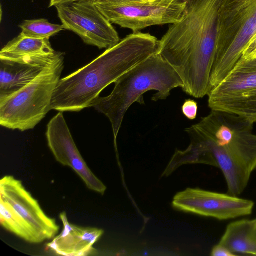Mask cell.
Returning <instances> with one entry per match:
<instances>
[{
    "label": "cell",
    "instance_id": "obj_5",
    "mask_svg": "<svg viewBox=\"0 0 256 256\" xmlns=\"http://www.w3.org/2000/svg\"><path fill=\"white\" fill-rule=\"evenodd\" d=\"M256 35V0H223L220 10L214 60L210 90L233 68Z\"/></svg>",
    "mask_w": 256,
    "mask_h": 256
},
{
    "label": "cell",
    "instance_id": "obj_18",
    "mask_svg": "<svg viewBox=\"0 0 256 256\" xmlns=\"http://www.w3.org/2000/svg\"><path fill=\"white\" fill-rule=\"evenodd\" d=\"M0 222L1 226L24 240L36 244L32 234L16 216L11 210L0 200Z\"/></svg>",
    "mask_w": 256,
    "mask_h": 256
},
{
    "label": "cell",
    "instance_id": "obj_25",
    "mask_svg": "<svg viewBox=\"0 0 256 256\" xmlns=\"http://www.w3.org/2000/svg\"><path fill=\"white\" fill-rule=\"evenodd\" d=\"M150 0V1H155V0Z\"/></svg>",
    "mask_w": 256,
    "mask_h": 256
},
{
    "label": "cell",
    "instance_id": "obj_22",
    "mask_svg": "<svg viewBox=\"0 0 256 256\" xmlns=\"http://www.w3.org/2000/svg\"><path fill=\"white\" fill-rule=\"evenodd\" d=\"M94 1L95 0H50L49 7L55 6L78 1Z\"/></svg>",
    "mask_w": 256,
    "mask_h": 256
},
{
    "label": "cell",
    "instance_id": "obj_3",
    "mask_svg": "<svg viewBox=\"0 0 256 256\" xmlns=\"http://www.w3.org/2000/svg\"><path fill=\"white\" fill-rule=\"evenodd\" d=\"M158 41L140 32L127 36L89 64L61 78L52 97L51 110L78 112L92 106L106 87L156 54Z\"/></svg>",
    "mask_w": 256,
    "mask_h": 256
},
{
    "label": "cell",
    "instance_id": "obj_4",
    "mask_svg": "<svg viewBox=\"0 0 256 256\" xmlns=\"http://www.w3.org/2000/svg\"><path fill=\"white\" fill-rule=\"evenodd\" d=\"M114 84L109 96H98L92 106L109 119L115 142L128 110L136 102L144 104L146 92L156 90L152 100L157 102L166 100L173 89L184 86L174 69L156 53L124 73Z\"/></svg>",
    "mask_w": 256,
    "mask_h": 256
},
{
    "label": "cell",
    "instance_id": "obj_1",
    "mask_svg": "<svg viewBox=\"0 0 256 256\" xmlns=\"http://www.w3.org/2000/svg\"><path fill=\"white\" fill-rule=\"evenodd\" d=\"M223 0H187L180 18L158 41L160 55L182 79V90L195 98L208 96Z\"/></svg>",
    "mask_w": 256,
    "mask_h": 256
},
{
    "label": "cell",
    "instance_id": "obj_11",
    "mask_svg": "<svg viewBox=\"0 0 256 256\" xmlns=\"http://www.w3.org/2000/svg\"><path fill=\"white\" fill-rule=\"evenodd\" d=\"M254 204L250 200L228 194L192 188L178 192L172 202V206L180 210L218 220L250 215Z\"/></svg>",
    "mask_w": 256,
    "mask_h": 256
},
{
    "label": "cell",
    "instance_id": "obj_2",
    "mask_svg": "<svg viewBox=\"0 0 256 256\" xmlns=\"http://www.w3.org/2000/svg\"><path fill=\"white\" fill-rule=\"evenodd\" d=\"M252 122L234 114L212 110L186 129L190 145L196 152L210 155L226 179L228 194L238 196L256 170V134Z\"/></svg>",
    "mask_w": 256,
    "mask_h": 256
},
{
    "label": "cell",
    "instance_id": "obj_19",
    "mask_svg": "<svg viewBox=\"0 0 256 256\" xmlns=\"http://www.w3.org/2000/svg\"><path fill=\"white\" fill-rule=\"evenodd\" d=\"M182 110L187 118L194 120L196 118L198 114V103L192 99L186 100L182 106Z\"/></svg>",
    "mask_w": 256,
    "mask_h": 256
},
{
    "label": "cell",
    "instance_id": "obj_16",
    "mask_svg": "<svg viewBox=\"0 0 256 256\" xmlns=\"http://www.w3.org/2000/svg\"><path fill=\"white\" fill-rule=\"evenodd\" d=\"M254 228L253 220L234 222L227 226L218 244L235 256L240 254L256 256V240L252 236Z\"/></svg>",
    "mask_w": 256,
    "mask_h": 256
},
{
    "label": "cell",
    "instance_id": "obj_9",
    "mask_svg": "<svg viewBox=\"0 0 256 256\" xmlns=\"http://www.w3.org/2000/svg\"><path fill=\"white\" fill-rule=\"evenodd\" d=\"M56 8L65 30L78 34L86 44L107 50L120 41L112 23L94 1L75 2Z\"/></svg>",
    "mask_w": 256,
    "mask_h": 256
},
{
    "label": "cell",
    "instance_id": "obj_17",
    "mask_svg": "<svg viewBox=\"0 0 256 256\" xmlns=\"http://www.w3.org/2000/svg\"><path fill=\"white\" fill-rule=\"evenodd\" d=\"M19 27L24 36L37 39L50 38L65 30L63 24H52L43 18L24 20Z\"/></svg>",
    "mask_w": 256,
    "mask_h": 256
},
{
    "label": "cell",
    "instance_id": "obj_20",
    "mask_svg": "<svg viewBox=\"0 0 256 256\" xmlns=\"http://www.w3.org/2000/svg\"><path fill=\"white\" fill-rule=\"evenodd\" d=\"M256 56V35L251 40L244 50L240 58L244 59L253 58Z\"/></svg>",
    "mask_w": 256,
    "mask_h": 256
},
{
    "label": "cell",
    "instance_id": "obj_14",
    "mask_svg": "<svg viewBox=\"0 0 256 256\" xmlns=\"http://www.w3.org/2000/svg\"><path fill=\"white\" fill-rule=\"evenodd\" d=\"M63 228L46 245L48 248L56 254L66 256H86L98 252L94 244L104 233L102 229L83 228L70 224L65 212L60 215Z\"/></svg>",
    "mask_w": 256,
    "mask_h": 256
},
{
    "label": "cell",
    "instance_id": "obj_12",
    "mask_svg": "<svg viewBox=\"0 0 256 256\" xmlns=\"http://www.w3.org/2000/svg\"><path fill=\"white\" fill-rule=\"evenodd\" d=\"M46 136L48 146L56 160L72 168L88 189L104 194L106 186L92 172L81 156L62 112H60L49 122Z\"/></svg>",
    "mask_w": 256,
    "mask_h": 256
},
{
    "label": "cell",
    "instance_id": "obj_26",
    "mask_svg": "<svg viewBox=\"0 0 256 256\" xmlns=\"http://www.w3.org/2000/svg\"><path fill=\"white\" fill-rule=\"evenodd\" d=\"M254 58H256V56H255V57Z\"/></svg>",
    "mask_w": 256,
    "mask_h": 256
},
{
    "label": "cell",
    "instance_id": "obj_15",
    "mask_svg": "<svg viewBox=\"0 0 256 256\" xmlns=\"http://www.w3.org/2000/svg\"><path fill=\"white\" fill-rule=\"evenodd\" d=\"M46 68L0 60V98L8 96L28 85Z\"/></svg>",
    "mask_w": 256,
    "mask_h": 256
},
{
    "label": "cell",
    "instance_id": "obj_13",
    "mask_svg": "<svg viewBox=\"0 0 256 256\" xmlns=\"http://www.w3.org/2000/svg\"><path fill=\"white\" fill-rule=\"evenodd\" d=\"M50 38H28L21 33L9 42L0 50V60L47 67L64 57L56 51Z\"/></svg>",
    "mask_w": 256,
    "mask_h": 256
},
{
    "label": "cell",
    "instance_id": "obj_8",
    "mask_svg": "<svg viewBox=\"0 0 256 256\" xmlns=\"http://www.w3.org/2000/svg\"><path fill=\"white\" fill-rule=\"evenodd\" d=\"M208 96L212 110L234 114L256 122V58H240Z\"/></svg>",
    "mask_w": 256,
    "mask_h": 256
},
{
    "label": "cell",
    "instance_id": "obj_7",
    "mask_svg": "<svg viewBox=\"0 0 256 256\" xmlns=\"http://www.w3.org/2000/svg\"><path fill=\"white\" fill-rule=\"evenodd\" d=\"M187 0H95L100 12L112 23L140 32L154 26L172 24L181 17Z\"/></svg>",
    "mask_w": 256,
    "mask_h": 256
},
{
    "label": "cell",
    "instance_id": "obj_24",
    "mask_svg": "<svg viewBox=\"0 0 256 256\" xmlns=\"http://www.w3.org/2000/svg\"><path fill=\"white\" fill-rule=\"evenodd\" d=\"M254 220V223L255 224V226H256V218L254 220Z\"/></svg>",
    "mask_w": 256,
    "mask_h": 256
},
{
    "label": "cell",
    "instance_id": "obj_21",
    "mask_svg": "<svg viewBox=\"0 0 256 256\" xmlns=\"http://www.w3.org/2000/svg\"><path fill=\"white\" fill-rule=\"evenodd\" d=\"M211 255L212 256H235L225 246L218 244L212 249Z\"/></svg>",
    "mask_w": 256,
    "mask_h": 256
},
{
    "label": "cell",
    "instance_id": "obj_23",
    "mask_svg": "<svg viewBox=\"0 0 256 256\" xmlns=\"http://www.w3.org/2000/svg\"><path fill=\"white\" fill-rule=\"evenodd\" d=\"M252 238L256 240V226L252 234Z\"/></svg>",
    "mask_w": 256,
    "mask_h": 256
},
{
    "label": "cell",
    "instance_id": "obj_6",
    "mask_svg": "<svg viewBox=\"0 0 256 256\" xmlns=\"http://www.w3.org/2000/svg\"><path fill=\"white\" fill-rule=\"evenodd\" d=\"M64 68V57L46 68L19 90L0 98V124L22 132L33 129L51 110L55 88Z\"/></svg>",
    "mask_w": 256,
    "mask_h": 256
},
{
    "label": "cell",
    "instance_id": "obj_10",
    "mask_svg": "<svg viewBox=\"0 0 256 256\" xmlns=\"http://www.w3.org/2000/svg\"><path fill=\"white\" fill-rule=\"evenodd\" d=\"M0 200L29 229L36 244L54 238L59 232L56 220L44 213L22 182L14 176H6L1 178Z\"/></svg>",
    "mask_w": 256,
    "mask_h": 256
}]
</instances>
